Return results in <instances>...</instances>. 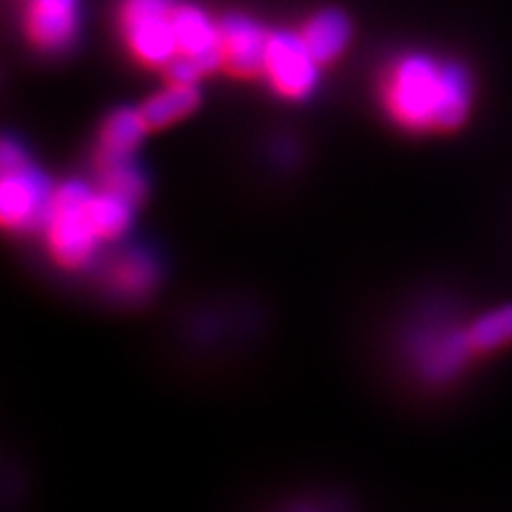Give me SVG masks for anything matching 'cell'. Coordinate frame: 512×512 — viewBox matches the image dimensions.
<instances>
[{
    "label": "cell",
    "instance_id": "obj_5",
    "mask_svg": "<svg viewBox=\"0 0 512 512\" xmlns=\"http://www.w3.org/2000/svg\"><path fill=\"white\" fill-rule=\"evenodd\" d=\"M263 75L284 99L301 101L316 90L320 62L308 50L299 32H269Z\"/></svg>",
    "mask_w": 512,
    "mask_h": 512
},
{
    "label": "cell",
    "instance_id": "obj_12",
    "mask_svg": "<svg viewBox=\"0 0 512 512\" xmlns=\"http://www.w3.org/2000/svg\"><path fill=\"white\" fill-rule=\"evenodd\" d=\"M201 94L195 84L186 82H171L167 88L154 94L152 99L141 107L143 118H146L150 128H163L197 109Z\"/></svg>",
    "mask_w": 512,
    "mask_h": 512
},
{
    "label": "cell",
    "instance_id": "obj_11",
    "mask_svg": "<svg viewBox=\"0 0 512 512\" xmlns=\"http://www.w3.org/2000/svg\"><path fill=\"white\" fill-rule=\"evenodd\" d=\"M299 35L320 64H329L346 52L352 41V24L344 11L323 9L303 24Z\"/></svg>",
    "mask_w": 512,
    "mask_h": 512
},
{
    "label": "cell",
    "instance_id": "obj_3",
    "mask_svg": "<svg viewBox=\"0 0 512 512\" xmlns=\"http://www.w3.org/2000/svg\"><path fill=\"white\" fill-rule=\"evenodd\" d=\"M175 7V0H122V39L146 67H167L178 54L173 30Z\"/></svg>",
    "mask_w": 512,
    "mask_h": 512
},
{
    "label": "cell",
    "instance_id": "obj_10",
    "mask_svg": "<svg viewBox=\"0 0 512 512\" xmlns=\"http://www.w3.org/2000/svg\"><path fill=\"white\" fill-rule=\"evenodd\" d=\"M148 128L150 126L146 118H143L141 109L124 107L114 111L101 128L99 152H96L99 167L131 160V156L139 148V143L146 137Z\"/></svg>",
    "mask_w": 512,
    "mask_h": 512
},
{
    "label": "cell",
    "instance_id": "obj_4",
    "mask_svg": "<svg viewBox=\"0 0 512 512\" xmlns=\"http://www.w3.org/2000/svg\"><path fill=\"white\" fill-rule=\"evenodd\" d=\"M52 197V184L30 160L0 171V229L20 233L43 229Z\"/></svg>",
    "mask_w": 512,
    "mask_h": 512
},
{
    "label": "cell",
    "instance_id": "obj_13",
    "mask_svg": "<svg viewBox=\"0 0 512 512\" xmlns=\"http://www.w3.org/2000/svg\"><path fill=\"white\" fill-rule=\"evenodd\" d=\"M468 335L478 357L512 346V303L478 314L468 323Z\"/></svg>",
    "mask_w": 512,
    "mask_h": 512
},
{
    "label": "cell",
    "instance_id": "obj_7",
    "mask_svg": "<svg viewBox=\"0 0 512 512\" xmlns=\"http://www.w3.org/2000/svg\"><path fill=\"white\" fill-rule=\"evenodd\" d=\"M82 28V0H26L24 30L41 52L60 54L75 43Z\"/></svg>",
    "mask_w": 512,
    "mask_h": 512
},
{
    "label": "cell",
    "instance_id": "obj_14",
    "mask_svg": "<svg viewBox=\"0 0 512 512\" xmlns=\"http://www.w3.org/2000/svg\"><path fill=\"white\" fill-rule=\"evenodd\" d=\"M133 210L135 205L131 201H126L103 188L99 192H94L90 201L92 222L103 242H107V239H118L128 231L133 222Z\"/></svg>",
    "mask_w": 512,
    "mask_h": 512
},
{
    "label": "cell",
    "instance_id": "obj_2",
    "mask_svg": "<svg viewBox=\"0 0 512 512\" xmlns=\"http://www.w3.org/2000/svg\"><path fill=\"white\" fill-rule=\"evenodd\" d=\"M94 190L84 182H67L54 190L43 231L54 259L67 269H82L96 256L101 235L90 214Z\"/></svg>",
    "mask_w": 512,
    "mask_h": 512
},
{
    "label": "cell",
    "instance_id": "obj_9",
    "mask_svg": "<svg viewBox=\"0 0 512 512\" xmlns=\"http://www.w3.org/2000/svg\"><path fill=\"white\" fill-rule=\"evenodd\" d=\"M158 278L154 256L143 250H124L105 267V284L111 293L126 301L146 297Z\"/></svg>",
    "mask_w": 512,
    "mask_h": 512
},
{
    "label": "cell",
    "instance_id": "obj_6",
    "mask_svg": "<svg viewBox=\"0 0 512 512\" xmlns=\"http://www.w3.org/2000/svg\"><path fill=\"white\" fill-rule=\"evenodd\" d=\"M412 357L416 370L427 382L444 384L461 376L468 363L478 355L470 342L468 325H461L436 327L419 333Z\"/></svg>",
    "mask_w": 512,
    "mask_h": 512
},
{
    "label": "cell",
    "instance_id": "obj_1",
    "mask_svg": "<svg viewBox=\"0 0 512 512\" xmlns=\"http://www.w3.org/2000/svg\"><path fill=\"white\" fill-rule=\"evenodd\" d=\"M387 116L412 135H448L466 124L476 103L474 75L453 58L429 52L397 56L380 82Z\"/></svg>",
    "mask_w": 512,
    "mask_h": 512
},
{
    "label": "cell",
    "instance_id": "obj_8",
    "mask_svg": "<svg viewBox=\"0 0 512 512\" xmlns=\"http://www.w3.org/2000/svg\"><path fill=\"white\" fill-rule=\"evenodd\" d=\"M218 26L222 69L239 77L263 73L269 32L259 22L248 18V15L239 13L222 18Z\"/></svg>",
    "mask_w": 512,
    "mask_h": 512
},
{
    "label": "cell",
    "instance_id": "obj_15",
    "mask_svg": "<svg viewBox=\"0 0 512 512\" xmlns=\"http://www.w3.org/2000/svg\"><path fill=\"white\" fill-rule=\"evenodd\" d=\"M99 180L103 190L114 192V195L131 201L133 205H137L143 199V195H146V180H143L141 171L131 163V160L101 165Z\"/></svg>",
    "mask_w": 512,
    "mask_h": 512
}]
</instances>
